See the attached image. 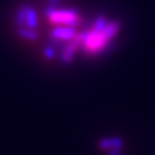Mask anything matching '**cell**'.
<instances>
[{"label": "cell", "mask_w": 155, "mask_h": 155, "mask_svg": "<svg viewBox=\"0 0 155 155\" xmlns=\"http://www.w3.org/2000/svg\"><path fill=\"white\" fill-rule=\"evenodd\" d=\"M120 29L118 23H106L105 18H98L91 30L77 36L78 41L90 54L100 53Z\"/></svg>", "instance_id": "1"}, {"label": "cell", "mask_w": 155, "mask_h": 155, "mask_svg": "<svg viewBox=\"0 0 155 155\" xmlns=\"http://www.w3.org/2000/svg\"><path fill=\"white\" fill-rule=\"evenodd\" d=\"M50 21L54 24H62L66 27H71L79 22L78 14L72 9H56L52 8L47 12Z\"/></svg>", "instance_id": "2"}, {"label": "cell", "mask_w": 155, "mask_h": 155, "mask_svg": "<svg viewBox=\"0 0 155 155\" xmlns=\"http://www.w3.org/2000/svg\"><path fill=\"white\" fill-rule=\"evenodd\" d=\"M17 22L20 23V24L25 22L33 30V28H36V25H37V17H36L35 11L31 9V8H28V7L22 8L21 11L18 12Z\"/></svg>", "instance_id": "3"}, {"label": "cell", "mask_w": 155, "mask_h": 155, "mask_svg": "<svg viewBox=\"0 0 155 155\" xmlns=\"http://www.w3.org/2000/svg\"><path fill=\"white\" fill-rule=\"evenodd\" d=\"M52 38L59 39V40H72L76 37V32L71 27H60L55 28L52 33Z\"/></svg>", "instance_id": "4"}, {"label": "cell", "mask_w": 155, "mask_h": 155, "mask_svg": "<svg viewBox=\"0 0 155 155\" xmlns=\"http://www.w3.org/2000/svg\"><path fill=\"white\" fill-rule=\"evenodd\" d=\"M78 45H79L78 38L77 37H75V38L71 40V43L66 47V50H64L63 54H62V60H63V61L68 62V61H70V60H71L72 55H74V53H75V51H76Z\"/></svg>", "instance_id": "5"}, {"label": "cell", "mask_w": 155, "mask_h": 155, "mask_svg": "<svg viewBox=\"0 0 155 155\" xmlns=\"http://www.w3.org/2000/svg\"><path fill=\"white\" fill-rule=\"evenodd\" d=\"M99 146L104 150H118L122 147V141L120 139H104L99 143Z\"/></svg>", "instance_id": "6"}, {"label": "cell", "mask_w": 155, "mask_h": 155, "mask_svg": "<svg viewBox=\"0 0 155 155\" xmlns=\"http://www.w3.org/2000/svg\"><path fill=\"white\" fill-rule=\"evenodd\" d=\"M20 35L22 36L23 38H27V39H36L37 35L33 32L32 29H24V30H21L20 31Z\"/></svg>", "instance_id": "7"}, {"label": "cell", "mask_w": 155, "mask_h": 155, "mask_svg": "<svg viewBox=\"0 0 155 155\" xmlns=\"http://www.w3.org/2000/svg\"><path fill=\"white\" fill-rule=\"evenodd\" d=\"M45 54H46V56H48V58H53L54 56V54H53V52H52L51 48H47V50L45 51Z\"/></svg>", "instance_id": "8"}, {"label": "cell", "mask_w": 155, "mask_h": 155, "mask_svg": "<svg viewBox=\"0 0 155 155\" xmlns=\"http://www.w3.org/2000/svg\"><path fill=\"white\" fill-rule=\"evenodd\" d=\"M53 1H55V0H53Z\"/></svg>", "instance_id": "9"}]
</instances>
